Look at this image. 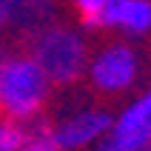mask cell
I'll use <instances>...</instances> for the list:
<instances>
[{
	"label": "cell",
	"mask_w": 151,
	"mask_h": 151,
	"mask_svg": "<svg viewBox=\"0 0 151 151\" xmlns=\"http://www.w3.org/2000/svg\"><path fill=\"white\" fill-rule=\"evenodd\" d=\"M151 145V97L137 94L117 117H111L109 134L97 143V151H148Z\"/></svg>",
	"instance_id": "obj_4"
},
{
	"label": "cell",
	"mask_w": 151,
	"mask_h": 151,
	"mask_svg": "<svg viewBox=\"0 0 151 151\" xmlns=\"http://www.w3.org/2000/svg\"><path fill=\"white\" fill-rule=\"evenodd\" d=\"M17 151H57V148H54V143L49 140V134H40V137H32L23 148H17Z\"/></svg>",
	"instance_id": "obj_10"
},
{
	"label": "cell",
	"mask_w": 151,
	"mask_h": 151,
	"mask_svg": "<svg viewBox=\"0 0 151 151\" xmlns=\"http://www.w3.org/2000/svg\"><path fill=\"white\" fill-rule=\"evenodd\" d=\"M51 80L32 54H0V117L29 123L46 109Z\"/></svg>",
	"instance_id": "obj_1"
},
{
	"label": "cell",
	"mask_w": 151,
	"mask_h": 151,
	"mask_svg": "<svg viewBox=\"0 0 151 151\" xmlns=\"http://www.w3.org/2000/svg\"><path fill=\"white\" fill-rule=\"evenodd\" d=\"M29 54L46 71L51 86H71L86 71L88 43L80 32L68 29V26H43L34 34Z\"/></svg>",
	"instance_id": "obj_2"
},
{
	"label": "cell",
	"mask_w": 151,
	"mask_h": 151,
	"mask_svg": "<svg viewBox=\"0 0 151 151\" xmlns=\"http://www.w3.org/2000/svg\"><path fill=\"white\" fill-rule=\"evenodd\" d=\"M140 71H143L140 51L128 43L114 40V43H106L103 49H97L94 54H88L83 74L88 77V86L97 94L117 97V94H126L137 86Z\"/></svg>",
	"instance_id": "obj_3"
},
{
	"label": "cell",
	"mask_w": 151,
	"mask_h": 151,
	"mask_svg": "<svg viewBox=\"0 0 151 151\" xmlns=\"http://www.w3.org/2000/svg\"><path fill=\"white\" fill-rule=\"evenodd\" d=\"M111 111L100 106H88L74 114H68L49 131V140L54 143L57 151H80L88 148L91 143H100L111 128Z\"/></svg>",
	"instance_id": "obj_5"
},
{
	"label": "cell",
	"mask_w": 151,
	"mask_h": 151,
	"mask_svg": "<svg viewBox=\"0 0 151 151\" xmlns=\"http://www.w3.org/2000/svg\"><path fill=\"white\" fill-rule=\"evenodd\" d=\"M106 0H71V6L77 9V14L83 20L88 29H97V14H100V9Z\"/></svg>",
	"instance_id": "obj_9"
},
{
	"label": "cell",
	"mask_w": 151,
	"mask_h": 151,
	"mask_svg": "<svg viewBox=\"0 0 151 151\" xmlns=\"http://www.w3.org/2000/svg\"><path fill=\"white\" fill-rule=\"evenodd\" d=\"M32 140V131L26 123L12 117H0V151H17Z\"/></svg>",
	"instance_id": "obj_8"
},
{
	"label": "cell",
	"mask_w": 151,
	"mask_h": 151,
	"mask_svg": "<svg viewBox=\"0 0 151 151\" xmlns=\"http://www.w3.org/2000/svg\"><path fill=\"white\" fill-rule=\"evenodd\" d=\"M97 29H117L128 37H145L151 29V0H106Z\"/></svg>",
	"instance_id": "obj_6"
},
{
	"label": "cell",
	"mask_w": 151,
	"mask_h": 151,
	"mask_svg": "<svg viewBox=\"0 0 151 151\" xmlns=\"http://www.w3.org/2000/svg\"><path fill=\"white\" fill-rule=\"evenodd\" d=\"M51 17L49 0H0V20L3 26L20 29H43Z\"/></svg>",
	"instance_id": "obj_7"
}]
</instances>
